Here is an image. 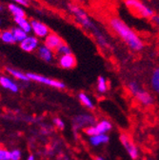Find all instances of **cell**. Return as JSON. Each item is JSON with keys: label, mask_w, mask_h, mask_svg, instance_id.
Masks as SVG:
<instances>
[{"label": "cell", "mask_w": 159, "mask_h": 160, "mask_svg": "<svg viewBox=\"0 0 159 160\" xmlns=\"http://www.w3.org/2000/svg\"><path fill=\"white\" fill-rule=\"evenodd\" d=\"M110 26L112 30L120 37L124 43L132 51L139 52L144 47L143 41L137 35V33L129 27L122 19L118 17H112L110 20Z\"/></svg>", "instance_id": "obj_1"}, {"label": "cell", "mask_w": 159, "mask_h": 160, "mask_svg": "<svg viewBox=\"0 0 159 160\" xmlns=\"http://www.w3.org/2000/svg\"><path fill=\"white\" fill-rule=\"evenodd\" d=\"M69 10L72 12V14L74 16L76 22L79 25H81L84 29L92 32V34L94 36L99 46L103 48H107L109 46L108 39L105 36V34L99 30V28L94 24L92 18L88 15V13L83 9H81L75 4H69Z\"/></svg>", "instance_id": "obj_2"}, {"label": "cell", "mask_w": 159, "mask_h": 160, "mask_svg": "<svg viewBox=\"0 0 159 160\" xmlns=\"http://www.w3.org/2000/svg\"><path fill=\"white\" fill-rule=\"evenodd\" d=\"M126 7L135 15L143 18H152L154 16L153 11L140 0H125Z\"/></svg>", "instance_id": "obj_3"}, {"label": "cell", "mask_w": 159, "mask_h": 160, "mask_svg": "<svg viewBox=\"0 0 159 160\" xmlns=\"http://www.w3.org/2000/svg\"><path fill=\"white\" fill-rule=\"evenodd\" d=\"M129 90L141 104H143L145 106H149V105L152 104L153 97L152 96V94L149 93L147 91L143 90L136 82H130Z\"/></svg>", "instance_id": "obj_4"}, {"label": "cell", "mask_w": 159, "mask_h": 160, "mask_svg": "<svg viewBox=\"0 0 159 160\" xmlns=\"http://www.w3.org/2000/svg\"><path fill=\"white\" fill-rule=\"evenodd\" d=\"M27 75L29 76L30 80H32V81L38 82V83H41L52 88H56V89H65L66 85L61 82V81H58V80L55 79H52L49 78L47 76L41 75V74H38V73H33V72H28Z\"/></svg>", "instance_id": "obj_5"}, {"label": "cell", "mask_w": 159, "mask_h": 160, "mask_svg": "<svg viewBox=\"0 0 159 160\" xmlns=\"http://www.w3.org/2000/svg\"><path fill=\"white\" fill-rule=\"evenodd\" d=\"M119 139H120V142L122 143L123 147L125 148V150L127 151V152L129 153L131 158L133 160L137 159L138 158V149L135 146V144L131 140V138L127 134L121 133L119 135Z\"/></svg>", "instance_id": "obj_6"}, {"label": "cell", "mask_w": 159, "mask_h": 160, "mask_svg": "<svg viewBox=\"0 0 159 160\" xmlns=\"http://www.w3.org/2000/svg\"><path fill=\"white\" fill-rule=\"evenodd\" d=\"M31 23H32V32H33V35H35L36 37L46 38L51 33L48 26L45 23L39 21V20L32 19L31 20Z\"/></svg>", "instance_id": "obj_7"}, {"label": "cell", "mask_w": 159, "mask_h": 160, "mask_svg": "<svg viewBox=\"0 0 159 160\" xmlns=\"http://www.w3.org/2000/svg\"><path fill=\"white\" fill-rule=\"evenodd\" d=\"M21 50L26 52H32L37 50L40 45H39V39L35 35H28L23 41L19 44Z\"/></svg>", "instance_id": "obj_8"}, {"label": "cell", "mask_w": 159, "mask_h": 160, "mask_svg": "<svg viewBox=\"0 0 159 160\" xmlns=\"http://www.w3.org/2000/svg\"><path fill=\"white\" fill-rule=\"evenodd\" d=\"M63 43L64 42H63L62 38L59 35H57L56 33H53V32H51L45 38V42H44V44L52 51H56Z\"/></svg>", "instance_id": "obj_9"}, {"label": "cell", "mask_w": 159, "mask_h": 160, "mask_svg": "<svg viewBox=\"0 0 159 160\" xmlns=\"http://www.w3.org/2000/svg\"><path fill=\"white\" fill-rule=\"evenodd\" d=\"M58 64L61 68L66 69V70H71L76 65V59L72 53L71 54H66V55H61L59 57Z\"/></svg>", "instance_id": "obj_10"}, {"label": "cell", "mask_w": 159, "mask_h": 160, "mask_svg": "<svg viewBox=\"0 0 159 160\" xmlns=\"http://www.w3.org/2000/svg\"><path fill=\"white\" fill-rule=\"evenodd\" d=\"M94 122H95V119L92 115H87V114L78 115L73 119V124L75 125L76 129L81 128L86 125L92 126L94 124Z\"/></svg>", "instance_id": "obj_11"}, {"label": "cell", "mask_w": 159, "mask_h": 160, "mask_svg": "<svg viewBox=\"0 0 159 160\" xmlns=\"http://www.w3.org/2000/svg\"><path fill=\"white\" fill-rule=\"evenodd\" d=\"M37 55L40 57V59H42L43 61L49 63V62H52L53 59V51L44 44L37 49Z\"/></svg>", "instance_id": "obj_12"}, {"label": "cell", "mask_w": 159, "mask_h": 160, "mask_svg": "<svg viewBox=\"0 0 159 160\" xmlns=\"http://www.w3.org/2000/svg\"><path fill=\"white\" fill-rule=\"evenodd\" d=\"M0 85H1L4 89L11 91L12 92H17L19 90L18 85L12 80L10 77L5 76V75H1L0 76Z\"/></svg>", "instance_id": "obj_13"}, {"label": "cell", "mask_w": 159, "mask_h": 160, "mask_svg": "<svg viewBox=\"0 0 159 160\" xmlns=\"http://www.w3.org/2000/svg\"><path fill=\"white\" fill-rule=\"evenodd\" d=\"M8 10L10 13L13 16V18L18 17H26V12L23 9V6L16 4V3H10L8 4Z\"/></svg>", "instance_id": "obj_14"}, {"label": "cell", "mask_w": 159, "mask_h": 160, "mask_svg": "<svg viewBox=\"0 0 159 160\" xmlns=\"http://www.w3.org/2000/svg\"><path fill=\"white\" fill-rule=\"evenodd\" d=\"M7 72L12 76L13 78L17 79V80H20V81H24V82H28L30 78L29 76L27 75V73H24L23 72L19 71V70H16V69H13V68H10V67H6L5 68Z\"/></svg>", "instance_id": "obj_15"}, {"label": "cell", "mask_w": 159, "mask_h": 160, "mask_svg": "<svg viewBox=\"0 0 159 160\" xmlns=\"http://www.w3.org/2000/svg\"><path fill=\"white\" fill-rule=\"evenodd\" d=\"M13 20H14V23L16 24V26L22 29L23 31H25L27 33H30L32 32V23L26 17L13 18Z\"/></svg>", "instance_id": "obj_16"}, {"label": "cell", "mask_w": 159, "mask_h": 160, "mask_svg": "<svg viewBox=\"0 0 159 160\" xmlns=\"http://www.w3.org/2000/svg\"><path fill=\"white\" fill-rule=\"evenodd\" d=\"M109 136L106 133H102V134H97V135H93V136H90V143L94 146L97 147L101 144H105L109 142Z\"/></svg>", "instance_id": "obj_17"}, {"label": "cell", "mask_w": 159, "mask_h": 160, "mask_svg": "<svg viewBox=\"0 0 159 160\" xmlns=\"http://www.w3.org/2000/svg\"><path fill=\"white\" fill-rule=\"evenodd\" d=\"M12 33H13V36H14V39H15V43H19L20 44L23 40L29 35V33H27L25 31H23L22 29H20L19 27H13L11 29Z\"/></svg>", "instance_id": "obj_18"}, {"label": "cell", "mask_w": 159, "mask_h": 160, "mask_svg": "<svg viewBox=\"0 0 159 160\" xmlns=\"http://www.w3.org/2000/svg\"><path fill=\"white\" fill-rule=\"evenodd\" d=\"M0 39L1 41L5 44H13L15 43V39L13 36V33L12 32V30H4L1 32V34H0Z\"/></svg>", "instance_id": "obj_19"}, {"label": "cell", "mask_w": 159, "mask_h": 160, "mask_svg": "<svg viewBox=\"0 0 159 160\" xmlns=\"http://www.w3.org/2000/svg\"><path fill=\"white\" fill-rule=\"evenodd\" d=\"M151 86L152 90L159 94V68H156L151 76Z\"/></svg>", "instance_id": "obj_20"}, {"label": "cell", "mask_w": 159, "mask_h": 160, "mask_svg": "<svg viewBox=\"0 0 159 160\" xmlns=\"http://www.w3.org/2000/svg\"><path fill=\"white\" fill-rule=\"evenodd\" d=\"M97 132L99 134H102V133H106L108 132L111 129H112V124L108 121V120H101L100 122H98L95 125Z\"/></svg>", "instance_id": "obj_21"}, {"label": "cell", "mask_w": 159, "mask_h": 160, "mask_svg": "<svg viewBox=\"0 0 159 160\" xmlns=\"http://www.w3.org/2000/svg\"><path fill=\"white\" fill-rule=\"evenodd\" d=\"M78 98H79V100H80V102H81L85 107H87L88 109H93V108H94V105H93V103H92V101L91 97L88 96L86 93L80 92V93L78 94Z\"/></svg>", "instance_id": "obj_22"}, {"label": "cell", "mask_w": 159, "mask_h": 160, "mask_svg": "<svg viewBox=\"0 0 159 160\" xmlns=\"http://www.w3.org/2000/svg\"><path fill=\"white\" fill-rule=\"evenodd\" d=\"M97 91L100 92V93H104L107 92L108 90V84L106 79L103 76H99L97 78Z\"/></svg>", "instance_id": "obj_23"}, {"label": "cell", "mask_w": 159, "mask_h": 160, "mask_svg": "<svg viewBox=\"0 0 159 160\" xmlns=\"http://www.w3.org/2000/svg\"><path fill=\"white\" fill-rule=\"evenodd\" d=\"M55 52L57 53V54H59V55H66V54H71L72 53V50H71V48H70V46H68L67 44H65V43H63L60 47H59L56 51H55Z\"/></svg>", "instance_id": "obj_24"}, {"label": "cell", "mask_w": 159, "mask_h": 160, "mask_svg": "<svg viewBox=\"0 0 159 160\" xmlns=\"http://www.w3.org/2000/svg\"><path fill=\"white\" fill-rule=\"evenodd\" d=\"M85 132L87 135L89 136H93V135H97L99 134L98 132H97V129L95 127V125H92V126H89L85 129Z\"/></svg>", "instance_id": "obj_25"}, {"label": "cell", "mask_w": 159, "mask_h": 160, "mask_svg": "<svg viewBox=\"0 0 159 160\" xmlns=\"http://www.w3.org/2000/svg\"><path fill=\"white\" fill-rule=\"evenodd\" d=\"M0 160H11V152L5 149L0 150Z\"/></svg>", "instance_id": "obj_26"}, {"label": "cell", "mask_w": 159, "mask_h": 160, "mask_svg": "<svg viewBox=\"0 0 159 160\" xmlns=\"http://www.w3.org/2000/svg\"><path fill=\"white\" fill-rule=\"evenodd\" d=\"M21 158V152L19 150H12L11 151V160H20Z\"/></svg>", "instance_id": "obj_27"}, {"label": "cell", "mask_w": 159, "mask_h": 160, "mask_svg": "<svg viewBox=\"0 0 159 160\" xmlns=\"http://www.w3.org/2000/svg\"><path fill=\"white\" fill-rule=\"evenodd\" d=\"M53 123L54 125L58 128V129H60V130H63L65 128V124L63 122V120L61 118H59V117H55L53 119Z\"/></svg>", "instance_id": "obj_28"}, {"label": "cell", "mask_w": 159, "mask_h": 160, "mask_svg": "<svg viewBox=\"0 0 159 160\" xmlns=\"http://www.w3.org/2000/svg\"><path fill=\"white\" fill-rule=\"evenodd\" d=\"M12 3H16V4H19L23 7H27L30 5V0H12Z\"/></svg>", "instance_id": "obj_29"}, {"label": "cell", "mask_w": 159, "mask_h": 160, "mask_svg": "<svg viewBox=\"0 0 159 160\" xmlns=\"http://www.w3.org/2000/svg\"><path fill=\"white\" fill-rule=\"evenodd\" d=\"M152 21H153V23H154L156 26L159 27V15H154V16L152 17Z\"/></svg>", "instance_id": "obj_30"}, {"label": "cell", "mask_w": 159, "mask_h": 160, "mask_svg": "<svg viewBox=\"0 0 159 160\" xmlns=\"http://www.w3.org/2000/svg\"><path fill=\"white\" fill-rule=\"evenodd\" d=\"M27 160H34V156L33 155H29V157L27 158Z\"/></svg>", "instance_id": "obj_31"}, {"label": "cell", "mask_w": 159, "mask_h": 160, "mask_svg": "<svg viewBox=\"0 0 159 160\" xmlns=\"http://www.w3.org/2000/svg\"><path fill=\"white\" fill-rule=\"evenodd\" d=\"M95 160H104V159H103L102 157H99V156H98V157L95 158Z\"/></svg>", "instance_id": "obj_32"}, {"label": "cell", "mask_w": 159, "mask_h": 160, "mask_svg": "<svg viewBox=\"0 0 159 160\" xmlns=\"http://www.w3.org/2000/svg\"><path fill=\"white\" fill-rule=\"evenodd\" d=\"M150 160H152V159H150Z\"/></svg>", "instance_id": "obj_33"}]
</instances>
